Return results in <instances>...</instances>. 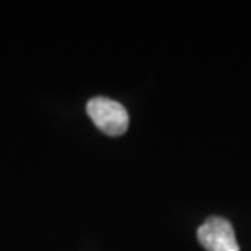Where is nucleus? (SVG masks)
Segmentation results:
<instances>
[{
    "mask_svg": "<svg viewBox=\"0 0 251 251\" xmlns=\"http://www.w3.org/2000/svg\"><path fill=\"white\" fill-rule=\"evenodd\" d=\"M87 113L95 126L108 135H123L127 130L129 114L121 103L109 98H92L87 103Z\"/></svg>",
    "mask_w": 251,
    "mask_h": 251,
    "instance_id": "nucleus-1",
    "label": "nucleus"
},
{
    "mask_svg": "<svg viewBox=\"0 0 251 251\" xmlns=\"http://www.w3.org/2000/svg\"><path fill=\"white\" fill-rule=\"evenodd\" d=\"M198 240L207 251H240L232 224L224 217H209L198 228Z\"/></svg>",
    "mask_w": 251,
    "mask_h": 251,
    "instance_id": "nucleus-2",
    "label": "nucleus"
}]
</instances>
